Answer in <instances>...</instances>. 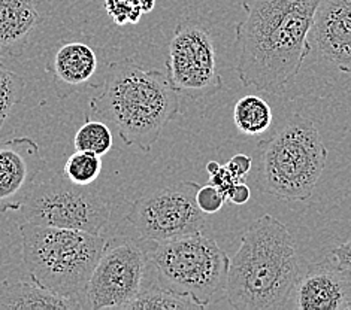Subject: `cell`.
Returning <instances> with one entry per match:
<instances>
[{
    "mask_svg": "<svg viewBox=\"0 0 351 310\" xmlns=\"http://www.w3.org/2000/svg\"><path fill=\"white\" fill-rule=\"evenodd\" d=\"M322 0H245V18L235 27L237 75L247 88L282 94L295 81L313 45Z\"/></svg>",
    "mask_w": 351,
    "mask_h": 310,
    "instance_id": "6da1fadb",
    "label": "cell"
},
{
    "mask_svg": "<svg viewBox=\"0 0 351 310\" xmlns=\"http://www.w3.org/2000/svg\"><path fill=\"white\" fill-rule=\"evenodd\" d=\"M300 274L293 236L286 224L266 214L242 234L224 296L235 310L286 309Z\"/></svg>",
    "mask_w": 351,
    "mask_h": 310,
    "instance_id": "7a4b0ae2",
    "label": "cell"
},
{
    "mask_svg": "<svg viewBox=\"0 0 351 310\" xmlns=\"http://www.w3.org/2000/svg\"><path fill=\"white\" fill-rule=\"evenodd\" d=\"M178 91L168 75L130 60L108 64L100 93L90 100L91 114L110 125L126 145L152 151L165 125L180 114Z\"/></svg>",
    "mask_w": 351,
    "mask_h": 310,
    "instance_id": "3957f363",
    "label": "cell"
},
{
    "mask_svg": "<svg viewBox=\"0 0 351 310\" xmlns=\"http://www.w3.org/2000/svg\"><path fill=\"white\" fill-rule=\"evenodd\" d=\"M328 154L315 124L299 114L291 115L254 148L256 185L284 202H305L322 178Z\"/></svg>",
    "mask_w": 351,
    "mask_h": 310,
    "instance_id": "277c9868",
    "label": "cell"
},
{
    "mask_svg": "<svg viewBox=\"0 0 351 310\" xmlns=\"http://www.w3.org/2000/svg\"><path fill=\"white\" fill-rule=\"evenodd\" d=\"M23 259L30 279L56 296L77 300L84 309L90 276L106 239L87 231L20 224Z\"/></svg>",
    "mask_w": 351,
    "mask_h": 310,
    "instance_id": "5b68a950",
    "label": "cell"
},
{
    "mask_svg": "<svg viewBox=\"0 0 351 310\" xmlns=\"http://www.w3.org/2000/svg\"><path fill=\"white\" fill-rule=\"evenodd\" d=\"M144 242L154 279L162 287L189 296L202 309L226 294L230 258L204 231L165 242Z\"/></svg>",
    "mask_w": 351,
    "mask_h": 310,
    "instance_id": "8992f818",
    "label": "cell"
},
{
    "mask_svg": "<svg viewBox=\"0 0 351 310\" xmlns=\"http://www.w3.org/2000/svg\"><path fill=\"white\" fill-rule=\"evenodd\" d=\"M20 211L26 222L91 234H100L111 216L97 190L73 183L64 173L36 182Z\"/></svg>",
    "mask_w": 351,
    "mask_h": 310,
    "instance_id": "52a82bcc",
    "label": "cell"
},
{
    "mask_svg": "<svg viewBox=\"0 0 351 310\" xmlns=\"http://www.w3.org/2000/svg\"><path fill=\"white\" fill-rule=\"evenodd\" d=\"M199 183L182 181L133 202L128 221L142 240L165 242L204 231L206 220L196 202Z\"/></svg>",
    "mask_w": 351,
    "mask_h": 310,
    "instance_id": "ba28073f",
    "label": "cell"
},
{
    "mask_svg": "<svg viewBox=\"0 0 351 310\" xmlns=\"http://www.w3.org/2000/svg\"><path fill=\"white\" fill-rule=\"evenodd\" d=\"M149 266L145 242H106L87 283L84 309H123L148 285Z\"/></svg>",
    "mask_w": 351,
    "mask_h": 310,
    "instance_id": "9c48e42d",
    "label": "cell"
},
{
    "mask_svg": "<svg viewBox=\"0 0 351 310\" xmlns=\"http://www.w3.org/2000/svg\"><path fill=\"white\" fill-rule=\"evenodd\" d=\"M166 69L172 87L190 99L210 97L223 88L213 36L200 24H178L168 47Z\"/></svg>",
    "mask_w": 351,
    "mask_h": 310,
    "instance_id": "30bf717a",
    "label": "cell"
},
{
    "mask_svg": "<svg viewBox=\"0 0 351 310\" xmlns=\"http://www.w3.org/2000/svg\"><path fill=\"white\" fill-rule=\"evenodd\" d=\"M43 167L39 146L30 138H12L0 144V212L20 211Z\"/></svg>",
    "mask_w": 351,
    "mask_h": 310,
    "instance_id": "8fae6325",
    "label": "cell"
},
{
    "mask_svg": "<svg viewBox=\"0 0 351 310\" xmlns=\"http://www.w3.org/2000/svg\"><path fill=\"white\" fill-rule=\"evenodd\" d=\"M286 309L351 310V270L330 258L309 266L298 279Z\"/></svg>",
    "mask_w": 351,
    "mask_h": 310,
    "instance_id": "7c38bea8",
    "label": "cell"
},
{
    "mask_svg": "<svg viewBox=\"0 0 351 310\" xmlns=\"http://www.w3.org/2000/svg\"><path fill=\"white\" fill-rule=\"evenodd\" d=\"M313 35L326 60L342 73H351V0H322Z\"/></svg>",
    "mask_w": 351,
    "mask_h": 310,
    "instance_id": "4fadbf2b",
    "label": "cell"
},
{
    "mask_svg": "<svg viewBox=\"0 0 351 310\" xmlns=\"http://www.w3.org/2000/svg\"><path fill=\"white\" fill-rule=\"evenodd\" d=\"M51 72L58 97H66L71 91L86 87L97 70V57L93 48L82 42H68L57 48L51 63Z\"/></svg>",
    "mask_w": 351,
    "mask_h": 310,
    "instance_id": "5bb4252c",
    "label": "cell"
},
{
    "mask_svg": "<svg viewBox=\"0 0 351 310\" xmlns=\"http://www.w3.org/2000/svg\"><path fill=\"white\" fill-rule=\"evenodd\" d=\"M40 20L33 0H0V55L20 57Z\"/></svg>",
    "mask_w": 351,
    "mask_h": 310,
    "instance_id": "9a60e30c",
    "label": "cell"
},
{
    "mask_svg": "<svg viewBox=\"0 0 351 310\" xmlns=\"http://www.w3.org/2000/svg\"><path fill=\"white\" fill-rule=\"evenodd\" d=\"M38 310V309H82L77 300L56 296L32 279L11 282H0V310Z\"/></svg>",
    "mask_w": 351,
    "mask_h": 310,
    "instance_id": "2e32d148",
    "label": "cell"
},
{
    "mask_svg": "<svg viewBox=\"0 0 351 310\" xmlns=\"http://www.w3.org/2000/svg\"><path fill=\"white\" fill-rule=\"evenodd\" d=\"M124 310H190L202 309L189 296L178 294L162 287L156 279L142 289L135 300L123 307Z\"/></svg>",
    "mask_w": 351,
    "mask_h": 310,
    "instance_id": "e0dca14e",
    "label": "cell"
},
{
    "mask_svg": "<svg viewBox=\"0 0 351 310\" xmlns=\"http://www.w3.org/2000/svg\"><path fill=\"white\" fill-rule=\"evenodd\" d=\"M274 120L269 103L258 96L239 99L233 107V122L237 129L248 136H256L271 127Z\"/></svg>",
    "mask_w": 351,
    "mask_h": 310,
    "instance_id": "ac0fdd59",
    "label": "cell"
},
{
    "mask_svg": "<svg viewBox=\"0 0 351 310\" xmlns=\"http://www.w3.org/2000/svg\"><path fill=\"white\" fill-rule=\"evenodd\" d=\"M73 145L77 151H87L102 157L112 148V130L104 121L88 120L75 135Z\"/></svg>",
    "mask_w": 351,
    "mask_h": 310,
    "instance_id": "d6986e66",
    "label": "cell"
},
{
    "mask_svg": "<svg viewBox=\"0 0 351 310\" xmlns=\"http://www.w3.org/2000/svg\"><path fill=\"white\" fill-rule=\"evenodd\" d=\"M102 172V158L87 151H77L64 164V176L78 185H91Z\"/></svg>",
    "mask_w": 351,
    "mask_h": 310,
    "instance_id": "ffe728a7",
    "label": "cell"
},
{
    "mask_svg": "<svg viewBox=\"0 0 351 310\" xmlns=\"http://www.w3.org/2000/svg\"><path fill=\"white\" fill-rule=\"evenodd\" d=\"M24 90H26V82L20 75H16L0 63V130H2L14 106L23 100Z\"/></svg>",
    "mask_w": 351,
    "mask_h": 310,
    "instance_id": "44dd1931",
    "label": "cell"
},
{
    "mask_svg": "<svg viewBox=\"0 0 351 310\" xmlns=\"http://www.w3.org/2000/svg\"><path fill=\"white\" fill-rule=\"evenodd\" d=\"M105 8L111 18L119 24V26H126V24H136L141 16L144 15L139 8L129 5L126 0H105Z\"/></svg>",
    "mask_w": 351,
    "mask_h": 310,
    "instance_id": "7402d4cb",
    "label": "cell"
},
{
    "mask_svg": "<svg viewBox=\"0 0 351 310\" xmlns=\"http://www.w3.org/2000/svg\"><path fill=\"white\" fill-rule=\"evenodd\" d=\"M196 202L205 215H214L220 211L226 203V197L223 192L214 187L213 183H208L205 187H200L196 194Z\"/></svg>",
    "mask_w": 351,
    "mask_h": 310,
    "instance_id": "603a6c76",
    "label": "cell"
},
{
    "mask_svg": "<svg viewBox=\"0 0 351 310\" xmlns=\"http://www.w3.org/2000/svg\"><path fill=\"white\" fill-rule=\"evenodd\" d=\"M226 167L233 175V178L238 181H245L253 169V157L247 154H237L230 158Z\"/></svg>",
    "mask_w": 351,
    "mask_h": 310,
    "instance_id": "cb8c5ba5",
    "label": "cell"
},
{
    "mask_svg": "<svg viewBox=\"0 0 351 310\" xmlns=\"http://www.w3.org/2000/svg\"><path fill=\"white\" fill-rule=\"evenodd\" d=\"M210 178H211L210 183H213L214 187L219 188L223 192L224 197H228L230 188L238 182V179L233 178V175L228 170V167H226V166H221L220 170L214 173V175H211Z\"/></svg>",
    "mask_w": 351,
    "mask_h": 310,
    "instance_id": "d4e9b609",
    "label": "cell"
},
{
    "mask_svg": "<svg viewBox=\"0 0 351 310\" xmlns=\"http://www.w3.org/2000/svg\"><path fill=\"white\" fill-rule=\"evenodd\" d=\"M330 259L335 264H338L342 269L351 270V239L341 243L339 246L332 250Z\"/></svg>",
    "mask_w": 351,
    "mask_h": 310,
    "instance_id": "484cf974",
    "label": "cell"
},
{
    "mask_svg": "<svg viewBox=\"0 0 351 310\" xmlns=\"http://www.w3.org/2000/svg\"><path fill=\"white\" fill-rule=\"evenodd\" d=\"M252 197V190L245 183V181H238L229 191L226 200L233 205H245Z\"/></svg>",
    "mask_w": 351,
    "mask_h": 310,
    "instance_id": "4316f807",
    "label": "cell"
},
{
    "mask_svg": "<svg viewBox=\"0 0 351 310\" xmlns=\"http://www.w3.org/2000/svg\"><path fill=\"white\" fill-rule=\"evenodd\" d=\"M126 2L132 6L139 8L144 14L152 12L156 6V0H126Z\"/></svg>",
    "mask_w": 351,
    "mask_h": 310,
    "instance_id": "83f0119b",
    "label": "cell"
},
{
    "mask_svg": "<svg viewBox=\"0 0 351 310\" xmlns=\"http://www.w3.org/2000/svg\"><path fill=\"white\" fill-rule=\"evenodd\" d=\"M220 163H217V162H210L206 164V172H208V175H214V173H217L220 170Z\"/></svg>",
    "mask_w": 351,
    "mask_h": 310,
    "instance_id": "f1b7e54d",
    "label": "cell"
}]
</instances>
